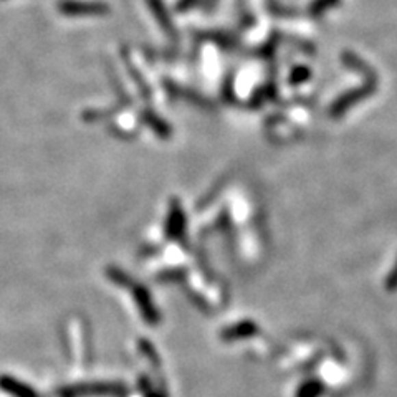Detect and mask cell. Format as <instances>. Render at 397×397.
<instances>
[{
  "label": "cell",
  "instance_id": "1",
  "mask_svg": "<svg viewBox=\"0 0 397 397\" xmlns=\"http://www.w3.org/2000/svg\"><path fill=\"white\" fill-rule=\"evenodd\" d=\"M58 7L65 15H103L108 10L105 3L97 2H62Z\"/></svg>",
  "mask_w": 397,
  "mask_h": 397
},
{
  "label": "cell",
  "instance_id": "2",
  "mask_svg": "<svg viewBox=\"0 0 397 397\" xmlns=\"http://www.w3.org/2000/svg\"><path fill=\"white\" fill-rule=\"evenodd\" d=\"M391 280L394 281V283H397V268H396L394 273H391Z\"/></svg>",
  "mask_w": 397,
  "mask_h": 397
}]
</instances>
